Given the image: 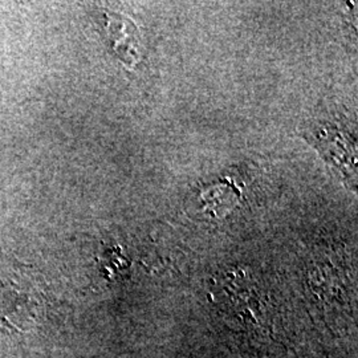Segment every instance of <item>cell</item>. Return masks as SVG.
Listing matches in <instances>:
<instances>
[{"instance_id":"1","label":"cell","mask_w":358,"mask_h":358,"mask_svg":"<svg viewBox=\"0 0 358 358\" xmlns=\"http://www.w3.org/2000/svg\"><path fill=\"white\" fill-rule=\"evenodd\" d=\"M105 29L117 56L131 66L140 60V34L136 24L120 13L106 11Z\"/></svg>"}]
</instances>
